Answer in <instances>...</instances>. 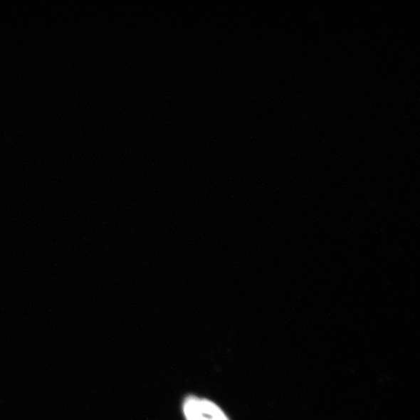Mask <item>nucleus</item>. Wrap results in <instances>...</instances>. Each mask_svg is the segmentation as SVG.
Masks as SVG:
<instances>
[{
    "label": "nucleus",
    "mask_w": 420,
    "mask_h": 420,
    "mask_svg": "<svg viewBox=\"0 0 420 420\" xmlns=\"http://www.w3.org/2000/svg\"><path fill=\"white\" fill-rule=\"evenodd\" d=\"M183 411L187 420H229L215 403L195 397L184 400Z\"/></svg>",
    "instance_id": "obj_1"
}]
</instances>
